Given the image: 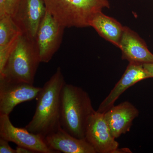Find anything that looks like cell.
I'll return each mask as SVG.
<instances>
[{
	"label": "cell",
	"instance_id": "5bb4252c",
	"mask_svg": "<svg viewBox=\"0 0 153 153\" xmlns=\"http://www.w3.org/2000/svg\"><path fill=\"white\" fill-rule=\"evenodd\" d=\"M22 34L10 16L7 15L0 18V72L2 71L10 54Z\"/></svg>",
	"mask_w": 153,
	"mask_h": 153
},
{
	"label": "cell",
	"instance_id": "8fae6325",
	"mask_svg": "<svg viewBox=\"0 0 153 153\" xmlns=\"http://www.w3.org/2000/svg\"><path fill=\"white\" fill-rule=\"evenodd\" d=\"M139 114L138 110L128 101L114 105L104 113L111 133L115 139L129 131L134 120Z\"/></svg>",
	"mask_w": 153,
	"mask_h": 153
},
{
	"label": "cell",
	"instance_id": "277c9868",
	"mask_svg": "<svg viewBox=\"0 0 153 153\" xmlns=\"http://www.w3.org/2000/svg\"><path fill=\"white\" fill-rule=\"evenodd\" d=\"M41 63L35 40L22 34L0 72V77L33 84Z\"/></svg>",
	"mask_w": 153,
	"mask_h": 153
},
{
	"label": "cell",
	"instance_id": "d6986e66",
	"mask_svg": "<svg viewBox=\"0 0 153 153\" xmlns=\"http://www.w3.org/2000/svg\"><path fill=\"white\" fill-rule=\"evenodd\" d=\"M16 153H34L35 152L27 148L18 146L16 149Z\"/></svg>",
	"mask_w": 153,
	"mask_h": 153
},
{
	"label": "cell",
	"instance_id": "52a82bcc",
	"mask_svg": "<svg viewBox=\"0 0 153 153\" xmlns=\"http://www.w3.org/2000/svg\"><path fill=\"white\" fill-rule=\"evenodd\" d=\"M0 137L35 153H57L49 149L41 136L30 132L25 128L15 127L8 115H0Z\"/></svg>",
	"mask_w": 153,
	"mask_h": 153
},
{
	"label": "cell",
	"instance_id": "8992f818",
	"mask_svg": "<svg viewBox=\"0 0 153 153\" xmlns=\"http://www.w3.org/2000/svg\"><path fill=\"white\" fill-rule=\"evenodd\" d=\"M42 87L0 77V115H8L19 104L36 99Z\"/></svg>",
	"mask_w": 153,
	"mask_h": 153
},
{
	"label": "cell",
	"instance_id": "4fadbf2b",
	"mask_svg": "<svg viewBox=\"0 0 153 153\" xmlns=\"http://www.w3.org/2000/svg\"><path fill=\"white\" fill-rule=\"evenodd\" d=\"M44 140L49 149L57 153H96L85 138L75 137L61 127Z\"/></svg>",
	"mask_w": 153,
	"mask_h": 153
},
{
	"label": "cell",
	"instance_id": "7c38bea8",
	"mask_svg": "<svg viewBox=\"0 0 153 153\" xmlns=\"http://www.w3.org/2000/svg\"><path fill=\"white\" fill-rule=\"evenodd\" d=\"M119 48L121 50L123 59L143 64L153 63V54L145 41L128 27H124Z\"/></svg>",
	"mask_w": 153,
	"mask_h": 153
},
{
	"label": "cell",
	"instance_id": "3957f363",
	"mask_svg": "<svg viewBox=\"0 0 153 153\" xmlns=\"http://www.w3.org/2000/svg\"><path fill=\"white\" fill-rule=\"evenodd\" d=\"M47 10L66 28L89 27L95 14L109 8L108 0H44Z\"/></svg>",
	"mask_w": 153,
	"mask_h": 153
},
{
	"label": "cell",
	"instance_id": "5b68a950",
	"mask_svg": "<svg viewBox=\"0 0 153 153\" xmlns=\"http://www.w3.org/2000/svg\"><path fill=\"white\" fill-rule=\"evenodd\" d=\"M65 28L51 13L46 11L35 38L41 63H49L58 51Z\"/></svg>",
	"mask_w": 153,
	"mask_h": 153
},
{
	"label": "cell",
	"instance_id": "e0dca14e",
	"mask_svg": "<svg viewBox=\"0 0 153 153\" xmlns=\"http://www.w3.org/2000/svg\"><path fill=\"white\" fill-rule=\"evenodd\" d=\"M9 142L0 137V153H16V149L11 148Z\"/></svg>",
	"mask_w": 153,
	"mask_h": 153
},
{
	"label": "cell",
	"instance_id": "ba28073f",
	"mask_svg": "<svg viewBox=\"0 0 153 153\" xmlns=\"http://www.w3.org/2000/svg\"><path fill=\"white\" fill-rule=\"evenodd\" d=\"M85 138L96 153H119V145L111 135L104 114L96 111L91 117Z\"/></svg>",
	"mask_w": 153,
	"mask_h": 153
},
{
	"label": "cell",
	"instance_id": "9a60e30c",
	"mask_svg": "<svg viewBox=\"0 0 153 153\" xmlns=\"http://www.w3.org/2000/svg\"><path fill=\"white\" fill-rule=\"evenodd\" d=\"M89 27L95 29L99 35L114 46L119 47L124 27L115 19L102 12L95 14L89 22Z\"/></svg>",
	"mask_w": 153,
	"mask_h": 153
},
{
	"label": "cell",
	"instance_id": "7a4b0ae2",
	"mask_svg": "<svg viewBox=\"0 0 153 153\" xmlns=\"http://www.w3.org/2000/svg\"><path fill=\"white\" fill-rule=\"evenodd\" d=\"M95 112L85 90L71 84H64L60 97L61 128L77 138H85L88 121Z\"/></svg>",
	"mask_w": 153,
	"mask_h": 153
},
{
	"label": "cell",
	"instance_id": "ac0fdd59",
	"mask_svg": "<svg viewBox=\"0 0 153 153\" xmlns=\"http://www.w3.org/2000/svg\"><path fill=\"white\" fill-rule=\"evenodd\" d=\"M143 66L149 74L150 78H153V63H144Z\"/></svg>",
	"mask_w": 153,
	"mask_h": 153
},
{
	"label": "cell",
	"instance_id": "30bf717a",
	"mask_svg": "<svg viewBox=\"0 0 153 153\" xmlns=\"http://www.w3.org/2000/svg\"><path fill=\"white\" fill-rule=\"evenodd\" d=\"M149 78L150 76L143 64L129 62L121 79L101 102L97 111L105 113L114 105L117 100L129 88L137 82Z\"/></svg>",
	"mask_w": 153,
	"mask_h": 153
},
{
	"label": "cell",
	"instance_id": "9c48e42d",
	"mask_svg": "<svg viewBox=\"0 0 153 153\" xmlns=\"http://www.w3.org/2000/svg\"><path fill=\"white\" fill-rule=\"evenodd\" d=\"M46 11L44 0H21L12 18L22 34L35 40Z\"/></svg>",
	"mask_w": 153,
	"mask_h": 153
},
{
	"label": "cell",
	"instance_id": "6da1fadb",
	"mask_svg": "<svg viewBox=\"0 0 153 153\" xmlns=\"http://www.w3.org/2000/svg\"><path fill=\"white\" fill-rule=\"evenodd\" d=\"M66 83L60 67L44 84L39 93L35 114L25 128L45 138L60 127V97Z\"/></svg>",
	"mask_w": 153,
	"mask_h": 153
},
{
	"label": "cell",
	"instance_id": "2e32d148",
	"mask_svg": "<svg viewBox=\"0 0 153 153\" xmlns=\"http://www.w3.org/2000/svg\"><path fill=\"white\" fill-rule=\"evenodd\" d=\"M21 0H4L7 13L13 17L16 11Z\"/></svg>",
	"mask_w": 153,
	"mask_h": 153
}]
</instances>
